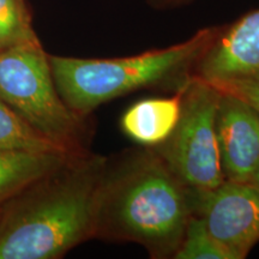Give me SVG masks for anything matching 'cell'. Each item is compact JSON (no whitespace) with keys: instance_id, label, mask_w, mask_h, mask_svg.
Instances as JSON below:
<instances>
[{"instance_id":"30bf717a","label":"cell","mask_w":259,"mask_h":259,"mask_svg":"<svg viewBox=\"0 0 259 259\" xmlns=\"http://www.w3.org/2000/svg\"><path fill=\"white\" fill-rule=\"evenodd\" d=\"M71 155L74 154L0 151V205L32 181L61 166Z\"/></svg>"},{"instance_id":"4fadbf2b","label":"cell","mask_w":259,"mask_h":259,"mask_svg":"<svg viewBox=\"0 0 259 259\" xmlns=\"http://www.w3.org/2000/svg\"><path fill=\"white\" fill-rule=\"evenodd\" d=\"M173 259H232L197 215L191 216Z\"/></svg>"},{"instance_id":"9c48e42d","label":"cell","mask_w":259,"mask_h":259,"mask_svg":"<svg viewBox=\"0 0 259 259\" xmlns=\"http://www.w3.org/2000/svg\"><path fill=\"white\" fill-rule=\"evenodd\" d=\"M183 93L150 97L130 106L120 118L122 134L142 147L154 148L163 143L180 118Z\"/></svg>"},{"instance_id":"7c38bea8","label":"cell","mask_w":259,"mask_h":259,"mask_svg":"<svg viewBox=\"0 0 259 259\" xmlns=\"http://www.w3.org/2000/svg\"><path fill=\"white\" fill-rule=\"evenodd\" d=\"M35 38L25 0H0V52Z\"/></svg>"},{"instance_id":"e0dca14e","label":"cell","mask_w":259,"mask_h":259,"mask_svg":"<svg viewBox=\"0 0 259 259\" xmlns=\"http://www.w3.org/2000/svg\"><path fill=\"white\" fill-rule=\"evenodd\" d=\"M0 209H2V205H0Z\"/></svg>"},{"instance_id":"6da1fadb","label":"cell","mask_w":259,"mask_h":259,"mask_svg":"<svg viewBox=\"0 0 259 259\" xmlns=\"http://www.w3.org/2000/svg\"><path fill=\"white\" fill-rule=\"evenodd\" d=\"M196 196L153 148L107 157L94 212V239L132 242L154 259H173Z\"/></svg>"},{"instance_id":"ba28073f","label":"cell","mask_w":259,"mask_h":259,"mask_svg":"<svg viewBox=\"0 0 259 259\" xmlns=\"http://www.w3.org/2000/svg\"><path fill=\"white\" fill-rule=\"evenodd\" d=\"M216 138L225 180L250 183L259 163V113L239 97L221 92Z\"/></svg>"},{"instance_id":"52a82bcc","label":"cell","mask_w":259,"mask_h":259,"mask_svg":"<svg viewBox=\"0 0 259 259\" xmlns=\"http://www.w3.org/2000/svg\"><path fill=\"white\" fill-rule=\"evenodd\" d=\"M193 76L213 84L259 80V9L220 25Z\"/></svg>"},{"instance_id":"7a4b0ae2","label":"cell","mask_w":259,"mask_h":259,"mask_svg":"<svg viewBox=\"0 0 259 259\" xmlns=\"http://www.w3.org/2000/svg\"><path fill=\"white\" fill-rule=\"evenodd\" d=\"M107 157L85 151L2 204L0 259H57L94 239V212Z\"/></svg>"},{"instance_id":"3957f363","label":"cell","mask_w":259,"mask_h":259,"mask_svg":"<svg viewBox=\"0 0 259 259\" xmlns=\"http://www.w3.org/2000/svg\"><path fill=\"white\" fill-rule=\"evenodd\" d=\"M220 30L200 29L167 48L111 59L48 56L57 90L73 113L83 118L118 97L145 89L178 93L193 77L197 63Z\"/></svg>"},{"instance_id":"9a60e30c","label":"cell","mask_w":259,"mask_h":259,"mask_svg":"<svg viewBox=\"0 0 259 259\" xmlns=\"http://www.w3.org/2000/svg\"><path fill=\"white\" fill-rule=\"evenodd\" d=\"M193 0H148V3L155 9H174L181 5H186Z\"/></svg>"},{"instance_id":"2e32d148","label":"cell","mask_w":259,"mask_h":259,"mask_svg":"<svg viewBox=\"0 0 259 259\" xmlns=\"http://www.w3.org/2000/svg\"><path fill=\"white\" fill-rule=\"evenodd\" d=\"M250 184H252V185H253L255 189L259 190V163H258L257 168H255V171H254L253 177L251 178Z\"/></svg>"},{"instance_id":"5bb4252c","label":"cell","mask_w":259,"mask_h":259,"mask_svg":"<svg viewBox=\"0 0 259 259\" xmlns=\"http://www.w3.org/2000/svg\"><path fill=\"white\" fill-rule=\"evenodd\" d=\"M213 85L223 93L232 94L241 99L259 113V80H238V82L218 83Z\"/></svg>"},{"instance_id":"8fae6325","label":"cell","mask_w":259,"mask_h":259,"mask_svg":"<svg viewBox=\"0 0 259 259\" xmlns=\"http://www.w3.org/2000/svg\"><path fill=\"white\" fill-rule=\"evenodd\" d=\"M0 151L70 154L28 125L0 99Z\"/></svg>"},{"instance_id":"8992f818","label":"cell","mask_w":259,"mask_h":259,"mask_svg":"<svg viewBox=\"0 0 259 259\" xmlns=\"http://www.w3.org/2000/svg\"><path fill=\"white\" fill-rule=\"evenodd\" d=\"M193 213L232 259H245L259 242V190L250 183L225 180L196 197Z\"/></svg>"},{"instance_id":"277c9868","label":"cell","mask_w":259,"mask_h":259,"mask_svg":"<svg viewBox=\"0 0 259 259\" xmlns=\"http://www.w3.org/2000/svg\"><path fill=\"white\" fill-rule=\"evenodd\" d=\"M0 99L63 150L89 151V118L77 115L61 100L38 38L0 52Z\"/></svg>"},{"instance_id":"5b68a950","label":"cell","mask_w":259,"mask_h":259,"mask_svg":"<svg viewBox=\"0 0 259 259\" xmlns=\"http://www.w3.org/2000/svg\"><path fill=\"white\" fill-rule=\"evenodd\" d=\"M220 96L221 92L212 83L193 76L184 89L176 128L153 148L196 197L225 181L216 138Z\"/></svg>"}]
</instances>
